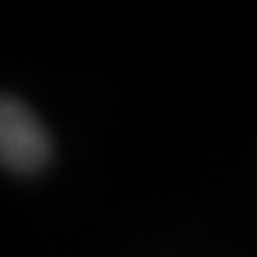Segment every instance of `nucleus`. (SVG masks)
<instances>
[{"label":"nucleus","mask_w":257,"mask_h":257,"mask_svg":"<svg viewBox=\"0 0 257 257\" xmlns=\"http://www.w3.org/2000/svg\"><path fill=\"white\" fill-rule=\"evenodd\" d=\"M0 150L3 163L14 171H34L48 160V134L21 102L6 97L0 113Z\"/></svg>","instance_id":"nucleus-1"}]
</instances>
